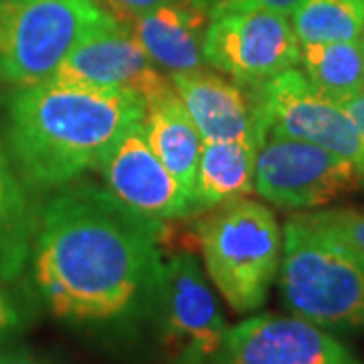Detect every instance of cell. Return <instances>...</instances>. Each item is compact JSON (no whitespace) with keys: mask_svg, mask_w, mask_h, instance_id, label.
<instances>
[{"mask_svg":"<svg viewBox=\"0 0 364 364\" xmlns=\"http://www.w3.org/2000/svg\"><path fill=\"white\" fill-rule=\"evenodd\" d=\"M162 221L107 188L71 182L39 208L28 289L41 310L97 338L136 336L152 318Z\"/></svg>","mask_w":364,"mask_h":364,"instance_id":"cell-1","label":"cell"},{"mask_svg":"<svg viewBox=\"0 0 364 364\" xmlns=\"http://www.w3.org/2000/svg\"><path fill=\"white\" fill-rule=\"evenodd\" d=\"M144 112V97L132 90L43 81L11 97L2 142L28 191H59L95 168L117 136L140 122Z\"/></svg>","mask_w":364,"mask_h":364,"instance_id":"cell-2","label":"cell"},{"mask_svg":"<svg viewBox=\"0 0 364 364\" xmlns=\"http://www.w3.org/2000/svg\"><path fill=\"white\" fill-rule=\"evenodd\" d=\"M277 284L291 316L340 334L364 328V257L299 215L284 227Z\"/></svg>","mask_w":364,"mask_h":364,"instance_id":"cell-3","label":"cell"},{"mask_svg":"<svg viewBox=\"0 0 364 364\" xmlns=\"http://www.w3.org/2000/svg\"><path fill=\"white\" fill-rule=\"evenodd\" d=\"M205 272L229 308L257 312L277 279L284 235L269 208L253 198L221 205L198 225Z\"/></svg>","mask_w":364,"mask_h":364,"instance_id":"cell-4","label":"cell"},{"mask_svg":"<svg viewBox=\"0 0 364 364\" xmlns=\"http://www.w3.org/2000/svg\"><path fill=\"white\" fill-rule=\"evenodd\" d=\"M116 18L95 0L0 4V85L23 90L47 81L81 41Z\"/></svg>","mask_w":364,"mask_h":364,"instance_id":"cell-5","label":"cell"},{"mask_svg":"<svg viewBox=\"0 0 364 364\" xmlns=\"http://www.w3.org/2000/svg\"><path fill=\"white\" fill-rule=\"evenodd\" d=\"M150 322L166 364H215L229 326L193 253L162 259Z\"/></svg>","mask_w":364,"mask_h":364,"instance_id":"cell-6","label":"cell"},{"mask_svg":"<svg viewBox=\"0 0 364 364\" xmlns=\"http://www.w3.org/2000/svg\"><path fill=\"white\" fill-rule=\"evenodd\" d=\"M363 174L346 156L318 144L265 132L255 158V193L282 208L324 207L360 186Z\"/></svg>","mask_w":364,"mask_h":364,"instance_id":"cell-7","label":"cell"},{"mask_svg":"<svg viewBox=\"0 0 364 364\" xmlns=\"http://www.w3.org/2000/svg\"><path fill=\"white\" fill-rule=\"evenodd\" d=\"M205 59L235 83L259 87L299 65V41L284 14L272 11H221L210 14Z\"/></svg>","mask_w":364,"mask_h":364,"instance_id":"cell-8","label":"cell"},{"mask_svg":"<svg viewBox=\"0 0 364 364\" xmlns=\"http://www.w3.org/2000/svg\"><path fill=\"white\" fill-rule=\"evenodd\" d=\"M255 114L265 132L318 144L364 170V144L342 105L326 97L298 69L255 87Z\"/></svg>","mask_w":364,"mask_h":364,"instance_id":"cell-9","label":"cell"},{"mask_svg":"<svg viewBox=\"0 0 364 364\" xmlns=\"http://www.w3.org/2000/svg\"><path fill=\"white\" fill-rule=\"evenodd\" d=\"M47 81L79 87L132 90L140 93L144 102L174 90L172 79L158 71L130 26L119 18L81 41Z\"/></svg>","mask_w":364,"mask_h":364,"instance_id":"cell-10","label":"cell"},{"mask_svg":"<svg viewBox=\"0 0 364 364\" xmlns=\"http://www.w3.org/2000/svg\"><path fill=\"white\" fill-rule=\"evenodd\" d=\"M95 168L117 200L150 219L172 221L196 210L195 200L152 150L142 119L117 136Z\"/></svg>","mask_w":364,"mask_h":364,"instance_id":"cell-11","label":"cell"},{"mask_svg":"<svg viewBox=\"0 0 364 364\" xmlns=\"http://www.w3.org/2000/svg\"><path fill=\"white\" fill-rule=\"evenodd\" d=\"M215 364H364L332 332L296 316L259 314L229 328Z\"/></svg>","mask_w":364,"mask_h":364,"instance_id":"cell-12","label":"cell"},{"mask_svg":"<svg viewBox=\"0 0 364 364\" xmlns=\"http://www.w3.org/2000/svg\"><path fill=\"white\" fill-rule=\"evenodd\" d=\"M170 79L203 142L263 138L265 130L257 122L253 100H249L243 85L233 79L207 69L174 73Z\"/></svg>","mask_w":364,"mask_h":364,"instance_id":"cell-13","label":"cell"},{"mask_svg":"<svg viewBox=\"0 0 364 364\" xmlns=\"http://www.w3.org/2000/svg\"><path fill=\"white\" fill-rule=\"evenodd\" d=\"M134 37L152 63L170 75L205 69V35L210 13L198 0L162 4L130 18Z\"/></svg>","mask_w":364,"mask_h":364,"instance_id":"cell-14","label":"cell"},{"mask_svg":"<svg viewBox=\"0 0 364 364\" xmlns=\"http://www.w3.org/2000/svg\"><path fill=\"white\" fill-rule=\"evenodd\" d=\"M142 124L152 150L196 207V170L203 140L176 91L170 90L146 102Z\"/></svg>","mask_w":364,"mask_h":364,"instance_id":"cell-15","label":"cell"},{"mask_svg":"<svg viewBox=\"0 0 364 364\" xmlns=\"http://www.w3.org/2000/svg\"><path fill=\"white\" fill-rule=\"evenodd\" d=\"M39 225V208L0 140V282H21Z\"/></svg>","mask_w":364,"mask_h":364,"instance_id":"cell-16","label":"cell"},{"mask_svg":"<svg viewBox=\"0 0 364 364\" xmlns=\"http://www.w3.org/2000/svg\"><path fill=\"white\" fill-rule=\"evenodd\" d=\"M261 140L203 142L196 170V210L221 207L255 193V158Z\"/></svg>","mask_w":364,"mask_h":364,"instance_id":"cell-17","label":"cell"},{"mask_svg":"<svg viewBox=\"0 0 364 364\" xmlns=\"http://www.w3.org/2000/svg\"><path fill=\"white\" fill-rule=\"evenodd\" d=\"M306 79L332 102L342 104L364 90V37L336 43L299 45Z\"/></svg>","mask_w":364,"mask_h":364,"instance_id":"cell-18","label":"cell"},{"mask_svg":"<svg viewBox=\"0 0 364 364\" xmlns=\"http://www.w3.org/2000/svg\"><path fill=\"white\" fill-rule=\"evenodd\" d=\"M299 45L364 37V0H304L291 13Z\"/></svg>","mask_w":364,"mask_h":364,"instance_id":"cell-19","label":"cell"},{"mask_svg":"<svg viewBox=\"0 0 364 364\" xmlns=\"http://www.w3.org/2000/svg\"><path fill=\"white\" fill-rule=\"evenodd\" d=\"M39 312V304L28 286L0 282V346L23 338Z\"/></svg>","mask_w":364,"mask_h":364,"instance_id":"cell-20","label":"cell"},{"mask_svg":"<svg viewBox=\"0 0 364 364\" xmlns=\"http://www.w3.org/2000/svg\"><path fill=\"white\" fill-rule=\"evenodd\" d=\"M316 229L332 235L344 245L354 249L364 257V210L356 208H332V210H314L299 215Z\"/></svg>","mask_w":364,"mask_h":364,"instance_id":"cell-21","label":"cell"},{"mask_svg":"<svg viewBox=\"0 0 364 364\" xmlns=\"http://www.w3.org/2000/svg\"><path fill=\"white\" fill-rule=\"evenodd\" d=\"M304 0H223L219 2L210 14L221 13V11H251V9H259V11H272L277 14H291Z\"/></svg>","mask_w":364,"mask_h":364,"instance_id":"cell-22","label":"cell"},{"mask_svg":"<svg viewBox=\"0 0 364 364\" xmlns=\"http://www.w3.org/2000/svg\"><path fill=\"white\" fill-rule=\"evenodd\" d=\"M0 364H65L47 352L35 350L18 342L0 346Z\"/></svg>","mask_w":364,"mask_h":364,"instance_id":"cell-23","label":"cell"},{"mask_svg":"<svg viewBox=\"0 0 364 364\" xmlns=\"http://www.w3.org/2000/svg\"><path fill=\"white\" fill-rule=\"evenodd\" d=\"M170 2H178V0H107L109 9L116 11V16L122 18H130L134 14H142L158 9L162 4H170Z\"/></svg>","mask_w":364,"mask_h":364,"instance_id":"cell-24","label":"cell"},{"mask_svg":"<svg viewBox=\"0 0 364 364\" xmlns=\"http://www.w3.org/2000/svg\"><path fill=\"white\" fill-rule=\"evenodd\" d=\"M342 109L348 114V117L352 119V124H354V128L358 132V136H360V140L364 144V90L358 91L356 95H352L348 100H344L342 102ZM363 182H364V170H363Z\"/></svg>","mask_w":364,"mask_h":364,"instance_id":"cell-25","label":"cell"},{"mask_svg":"<svg viewBox=\"0 0 364 364\" xmlns=\"http://www.w3.org/2000/svg\"><path fill=\"white\" fill-rule=\"evenodd\" d=\"M198 2H200L203 6H207L208 13H210V11H213V9H215V6H217L219 2H223V0H198Z\"/></svg>","mask_w":364,"mask_h":364,"instance_id":"cell-26","label":"cell"},{"mask_svg":"<svg viewBox=\"0 0 364 364\" xmlns=\"http://www.w3.org/2000/svg\"><path fill=\"white\" fill-rule=\"evenodd\" d=\"M4 2H13V0H0V4H4Z\"/></svg>","mask_w":364,"mask_h":364,"instance_id":"cell-27","label":"cell"},{"mask_svg":"<svg viewBox=\"0 0 364 364\" xmlns=\"http://www.w3.org/2000/svg\"><path fill=\"white\" fill-rule=\"evenodd\" d=\"M104 2H107V0H104Z\"/></svg>","mask_w":364,"mask_h":364,"instance_id":"cell-28","label":"cell"}]
</instances>
